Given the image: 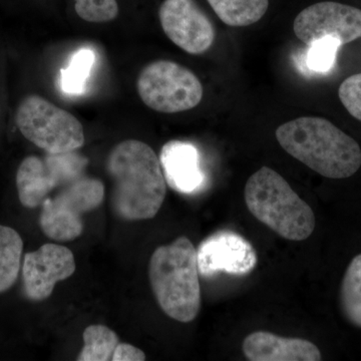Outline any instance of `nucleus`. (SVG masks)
<instances>
[{
  "mask_svg": "<svg viewBox=\"0 0 361 361\" xmlns=\"http://www.w3.org/2000/svg\"><path fill=\"white\" fill-rule=\"evenodd\" d=\"M106 171L113 183L111 205L116 215L126 221L153 219L167 194L155 151L139 140H126L109 154Z\"/></svg>",
  "mask_w": 361,
  "mask_h": 361,
  "instance_id": "nucleus-1",
  "label": "nucleus"
},
{
  "mask_svg": "<svg viewBox=\"0 0 361 361\" xmlns=\"http://www.w3.org/2000/svg\"><path fill=\"white\" fill-rule=\"evenodd\" d=\"M289 155L329 179H346L361 167L358 142L326 118L301 116L275 132Z\"/></svg>",
  "mask_w": 361,
  "mask_h": 361,
  "instance_id": "nucleus-2",
  "label": "nucleus"
},
{
  "mask_svg": "<svg viewBox=\"0 0 361 361\" xmlns=\"http://www.w3.org/2000/svg\"><path fill=\"white\" fill-rule=\"evenodd\" d=\"M149 279L157 302L166 315L182 323L196 319L201 308L197 249L180 236L152 254Z\"/></svg>",
  "mask_w": 361,
  "mask_h": 361,
  "instance_id": "nucleus-3",
  "label": "nucleus"
},
{
  "mask_svg": "<svg viewBox=\"0 0 361 361\" xmlns=\"http://www.w3.org/2000/svg\"><path fill=\"white\" fill-rule=\"evenodd\" d=\"M244 198L252 215L282 238L303 241L314 231L311 207L272 169L262 167L249 178Z\"/></svg>",
  "mask_w": 361,
  "mask_h": 361,
  "instance_id": "nucleus-4",
  "label": "nucleus"
},
{
  "mask_svg": "<svg viewBox=\"0 0 361 361\" xmlns=\"http://www.w3.org/2000/svg\"><path fill=\"white\" fill-rule=\"evenodd\" d=\"M16 123L26 140L49 154L70 153L85 144V130L80 121L37 94L21 101Z\"/></svg>",
  "mask_w": 361,
  "mask_h": 361,
  "instance_id": "nucleus-5",
  "label": "nucleus"
},
{
  "mask_svg": "<svg viewBox=\"0 0 361 361\" xmlns=\"http://www.w3.org/2000/svg\"><path fill=\"white\" fill-rule=\"evenodd\" d=\"M106 196L104 183L82 176L56 190L42 204L39 226L45 236L59 242L78 239L84 232V216L101 207Z\"/></svg>",
  "mask_w": 361,
  "mask_h": 361,
  "instance_id": "nucleus-6",
  "label": "nucleus"
},
{
  "mask_svg": "<svg viewBox=\"0 0 361 361\" xmlns=\"http://www.w3.org/2000/svg\"><path fill=\"white\" fill-rule=\"evenodd\" d=\"M137 94L152 110L176 114L201 103L203 85L186 66L160 59L142 68L137 80Z\"/></svg>",
  "mask_w": 361,
  "mask_h": 361,
  "instance_id": "nucleus-7",
  "label": "nucleus"
},
{
  "mask_svg": "<svg viewBox=\"0 0 361 361\" xmlns=\"http://www.w3.org/2000/svg\"><path fill=\"white\" fill-rule=\"evenodd\" d=\"M87 159L77 151L49 154L44 158L26 157L16 173V188L21 205L35 209L49 195L85 175Z\"/></svg>",
  "mask_w": 361,
  "mask_h": 361,
  "instance_id": "nucleus-8",
  "label": "nucleus"
},
{
  "mask_svg": "<svg viewBox=\"0 0 361 361\" xmlns=\"http://www.w3.org/2000/svg\"><path fill=\"white\" fill-rule=\"evenodd\" d=\"M293 30L307 45L325 37L350 44L361 37V9L336 1L317 2L296 16Z\"/></svg>",
  "mask_w": 361,
  "mask_h": 361,
  "instance_id": "nucleus-9",
  "label": "nucleus"
},
{
  "mask_svg": "<svg viewBox=\"0 0 361 361\" xmlns=\"http://www.w3.org/2000/svg\"><path fill=\"white\" fill-rule=\"evenodd\" d=\"M159 18L168 39L188 54L198 56L212 47L215 27L195 0H164Z\"/></svg>",
  "mask_w": 361,
  "mask_h": 361,
  "instance_id": "nucleus-10",
  "label": "nucleus"
},
{
  "mask_svg": "<svg viewBox=\"0 0 361 361\" xmlns=\"http://www.w3.org/2000/svg\"><path fill=\"white\" fill-rule=\"evenodd\" d=\"M200 276L211 278L220 273L244 276L255 269V249L238 233L223 230L204 240L197 249Z\"/></svg>",
  "mask_w": 361,
  "mask_h": 361,
  "instance_id": "nucleus-11",
  "label": "nucleus"
},
{
  "mask_svg": "<svg viewBox=\"0 0 361 361\" xmlns=\"http://www.w3.org/2000/svg\"><path fill=\"white\" fill-rule=\"evenodd\" d=\"M75 269V256L68 247L49 243L28 252L23 263L25 296L37 302L47 300L56 284L73 276Z\"/></svg>",
  "mask_w": 361,
  "mask_h": 361,
  "instance_id": "nucleus-12",
  "label": "nucleus"
},
{
  "mask_svg": "<svg viewBox=\"0 0 361 361\" xmlns=\"http://www.w3.org/2000/svg\"><path fill=\"white\" fill-rule=\"evenodd\" d=\"M160 161L166 182L175 191L193 194L205 182L198 149L191 142L173 140L161 149Z\"/></svg>",
  "mask_w": 361,
  "mask_h": 361,
  "instance_id": "nucleus-13",
  "label": "nucleus"
},
{
  "mask_svg": "<svg viewBox=\"0 0 361 361\" xmlns=\"http://www.w3.org/2000/svg\"><path fill=\"white\" fill-rule=\"evenodd\" d=\"M242 350L250 361H319L322 353L314 343L302 338L256 331L244 339Z\"/></svg>",
  "mask_w": 361,
  "mask_h": 361,
  "instance_id": "nucleus-14",
  "label": "nucleus"
},
{
  "mask_svg": "<svg viewBox=\"0 0 361 361\" xmlns=\"http://www.w3.org/2000/svg\"><path fill=\"white\" fill-rule=\"evenodd\" d=\"M225 25L243 27L254 25L265 16L269 0H207Z\"/></svg>",
  "mask_w": 361,
  "mask_h": 361,
  "instance_id": "nucleus-15",
  "label": "nucleus"
},
{
  "mask_svg": "<svg viewBox=\"0 0 361 361\" xmlns=\"http://www.w3.org/2000/svg\"><path fill=\"white\" fill-rule=\"evenodd\" d=\"M23 241L20 233L0 225V294L16 284L21 267Z\"/></svg>",
  "mask_w": 361,
  "mask_h": 361,
  "instance_id": "nucleus-16",
  "label": "nucleus"
},
{
  "mask_svg": "<svg viewBox=\"0 0 361 361\" xmlns=\"http://www.w3.org/2000/svg\"><path fill=\"white\" fill-rule=\"evenodd\" d=\"M339 304L351 325L361 329V254L350 261L342 278Z\"/></svg>",
  "mask_w": 361,
  "mask_h": 361,
  "instance_id": "nucleus-17",
  "label": "nucleus"
},
{
  "mask_svg": "<svg viewBox=\"0 0 361 361\" xmlns=\"http://www.w3.org/2000/svg\"><path fill=\"white\" fill-rule=\"evenodd\" d=\"M84 348L78 355V361H109L120 339L114 330L106 325H90L82 334Z\"/></svg>",
  "mask_w": 361,
  "mask_h": 361,
  "instance_id": "nucleus-18",
  "label": "nucleus"
},
{
  "mask_svg": "<svg viewBox=\"0 0 361 361\" xmlns=\"http://www.w3.org/2000/svg\"><path fill=\"white\" fill-rule=\"evenodd\" d=\"M94 63V54L90 49H80L75 54L68 68L61 71L63 90L73 94L84 92Z\"/></svg>",
  "mask_w": 361,
  "mask_h": 361,
  "instance_id": "nucleus-19",
  "label": "nucleus"
},
{
  "mask_svg": "<svg viewBox=\"0 0 361 361\" xmlns=\"http://www.w3.org/2000/svg\"><path fill=\"white\" fill-rule=\"evenodd\" d=\"M341 45L338 39L331 37L316 40L310 45V49L307 54L308 68L318 73H326L331 70L336 63L337 51Z\"/></svg>",
  "mask_w": 361,
  "mask_h": 361,
  "instance_id": "nucleus-20",
  "label": "nucleus"
},
{
  "mask_svg": "<svg viewBox=\"0 0 361 361\" xmlns=\"http://www.w3.org/2000/svg\"><path fill=\"white\" fill-rule=\"evenodd\" d=\"M75 9L82 20L92 23H109L118 14L116 0H75Z\"/></svg>",
  "mask_w": 361,
  "mask_h": 361,
  "instance_id": "nucleus-21",
  "label": "nucleus"
},
{
  "mask_svg": "<svg viewBox=\"0 0 361 361\" xmlns=\"http://www.w3.org/2000/svg\"><path fill=\"white\" fill-rule=\"evenodd\" d=\"M338 96L348 113L361 122V73L346 78L339 87Z\"/></svg>",
  "mask_w": 361,
  "mask_h": 361,
  "instance_id": "nucleus-22",
  "label": "nucleus"
},
{
  "mask_svg": "<svg viewBox=\"0 0 361 361\" xmlns=\"http://www.w3.org/2000/svg\"><path fill=\"white\" fill-rule=\"evenodd\" d=\"M146 355L142 349L130 343H118L114 351L111 361H144Z\"/></svg>",
  "mask_w": 361,
  "mask_h": 361,
  "instance_id": "nucleus-23",
  "label": "nucleus"
}]
</instances>
